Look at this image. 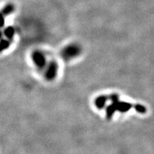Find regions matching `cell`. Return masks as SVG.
Instances as JSON below:
<instances>
[{
  "label": "cell",
  "mask_w": 154,
  "mask_h": 154,
  "mask_svg": "<svg viewBox=\"0 0 154 154\" xmlns=\"http://www.w3.org/2000/svg\"><path fill=\"white\" fill-rule=\"evenodd\" d=\"M82 49L79 45L76 44H71L64 47L61 51V56L66 60L74 59L80 54Z\"/></svg>",
  "instance_id": "cell-1"
},
{
  "label": "cell",
  "mask_w": 154,
  "mask_h": 154,
  "mask_svg": "<svg viewBox=\"0 0 154 154\" xmlns=\"http://www.w3.org/2000/svg\"><path fill=\"white\" fill-rule=\"evenodd\" d=\"M58 72V64L55 61H50L45 72V78L48 81L54 79Z\"/></svg>",
  "instance_id": "cell-2"
},
{
  "label": "cell",
  "mask_w": 154,
  "mask_h": 154,
  "mask_svg": "<svg viewBox=\"0 0 154 154\" xmlns=\"http://www.w3.org/2000/svg\"><path fill=\"white\" fill-rule=\"evenodd\" d=\"M32 59L33 62L36 66L38 68H43L46 66L47 63V59H46L45 55L40 51H35L32 53Z\"/></svg>",
  "instance_id": "cell-3"
},
{
  "label": "cell",
  "mask_w": 154,
  "mask_h": 154,
  "mask_svg": "<svg viewBox=\"0 0 154 154\" xmlns=\"http://www.w3.org/2000/svg\"><path fill=\"white\" fill-rule=\"evenodd\" d=\"M111 103L114 106L116 111H119V112L121 113L128 112L133 107V105L131 103H128V102L121 101H119V99L117 100V101L111 102Z\"/></svg>",
  "instance_id": "cell-4"
},
{
  "label": "cell",
  "mask_w": 154,
  "mask_h": 154,
  "mask_svg": "<svg viewBox=\"0 0 154 154\" xmlns=\"http://www.w3.org/2000/svg\"><path fill=\"white\" fill-rule=\"evenodd\" d=\"M108 100V96H99L94 101V104L96 107L99 109H102L106 106Z\"/></svg>",
  "instance_id": "cell-5"
},
{
  "label": "cell",
  "mask_w": 154,
  "mask_h": 154,
  "mask_svg": "<svg viewBox=\"0 0 154 154\" xmlns=\"http://www.w3.org/2000/svg\"><path fill=\"white\" fill-rule=\"evenodd\" d=\"M15 10V7L13 4L9 3L7 4L5 7L2 9L1 13L4 16H7V15H9L12 14Z\"/></svg>",
  "instance_id": "cell-6"
},
{
  "label": "cell",
  "mask_w": 154,
  "mask_h": 154,
  "mask_svg": "<svg viewBox=\"0 0 154 154\" xmlns=\"http://www.w3.org/2000/svg\"><path fill=\"white\" fill-rule=\"evenodd\" d=\"M3 34L7 37L8 40H12V38L15 34V30L14 27H12V26H7L4 30Z\"/></svg>",
  "instance_id": "cell-7"
},
{
  "label": "cell",
  "mask_w": 154,
  "mask_h": 154,
  "mask_svg": "<svg viewBox=\"0 0 154 154\" xmlns=\"http://www.w3.org/2000/svg\"><path fill=\"white\" fill-rule=\"evenodd\" d=\"M116 109L114 106H113L112 103H111V105L108 106L106 107V118L110 119L111 117L113 116V114H114V113L116 112Z\"/></svg>",
  "instance_id": "cell-8"
},
{
  "label": "cell",
  "mask_w": 154,
  "mask_h": 154,
  "mask_svg": "<svg viewBox=\"0 0 154 154\" xmlns=\"http://www.w3.org/2000/svg\"><path fill=\"white\" fill-rule=\"evenodd\" d=\"M9 46H10V42H9V40L1 38L0 39V52H2L4 50L8 49Z\"/></svg>",
  "instance_id": "cell-9"
},
{
  "label": "cell",
  "mask_w": 154,
  "mask_h": 154,
  "mask_svg": "<svg viewBox=\"0 0 154 154\" xmlns=\"http://www.w3.org/2000/svg\"><path fill=\"white\" fill-rule=\"evenodd\" d=\"M133 106H134L135 110L140 113H146V111H147L146 110V108L143 105L136 104V105Z\"/></svg>",
  "instance_id": "cell-10"
},
{
  "label": "cell",
  "mask_w": 154,
  "mask_h": 154,
  "mask_svg": "<svg viewBox=\"0 0 154 154\" xmlns=\"http://www.w3.org/2000/svg\"><path fill=\"white\" fill-rule=\"evenodd\" d=\"M5 16H4V15L1 13V11H0V28L3 27L4 25H5Z\"/></svg>",
  "instance_id": "cell-11"
},
{
  "label": "cell",
  "mask_w": 154,
  "mask_h": 154,
  "mask_svg": "<svg viewBox=\"0 0 154 154\" xmlns=\"http://www.w3.org/2000/svg\"><path fill=\"white\" fill-rule=\"evenodd\" d=\"M3 32L2 30H0V39H1V38H2V36H3Z\"/></svg>",
  "instance_id": "cell-12"
}]
</instances>
